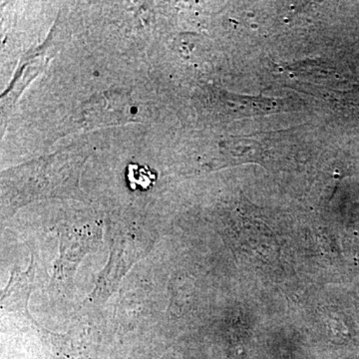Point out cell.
Instances as JSON below:
<instances>
[{
    "label": "cell",
    "mask_w": 359,
    "mask_h": 359,
    "mask_svg": "<svg viewBox=\"0 0 359 359\" xmlns=\"http://www.w3.org/2000/svg\"><path fill=\"white\" fill-rule=\"evenodd\" d=\"M127 178H128L132 190H136L137 188L146 190L154 184L156 174L150 171L148 167H141L136 164H131L128 167Z\"/></svg>",
    "instance_id": "cell-1"
}]
</instances>
